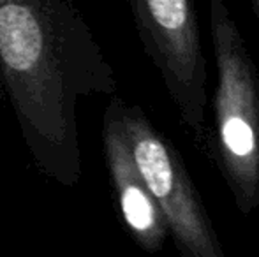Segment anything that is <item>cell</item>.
<instances>
[{
  "instance_id": "4",
  "label": "cell",
  "mask_w": 259,
  "mask_h": 257,
  "mask_svg": "<svg viewBox=\"0 0 259 257\" xmlns=\"http://www.w3.org/2000/svg\"><path fill=\"white\" fill-rule=\"evenodd\" d=\"M0 110H2V90H0Z\"/></svg>"
},
{
  "instance_id": "2",
  "label": "cell",
  "mask_w": 259,
  "mask_h": 257,
  "mask_svg": "<svg viewBox=\"0 0 259 257\" xmlns=\"http://www.w3.org/2000/svg\"><path fill=\"white\" fill-rule=\"evenodd\" d=\"M103 141L108 171L116 194L120 215L141 247L154 250L162 238V213L145 187L127 146L120 118V99H111L103 122Z\"/></svg>"
},
{
  "instance_id": "3",
  "label": "cell",
  "mask_w": 259,
  "mask_h": 257,
  "mask_svg": "<svg viewBox=\"0 0 259 257\" xmlns=\"http://www.w3.org/2000/svg\"><path fill=\"white\" fill-rule=\"evenodd\" d=\"M222 141L233 155L247 157L252 153L256 137H254L252 127L245 118L231 115L222 124Z\"/></svg>"
},
{
  "instance_id": "1",
  "label": "cell",
  "mask_w": 259,
  "mask_h": 257,
  "mask_svg": "<svg viewBox=\"0 0 259 257\" xmlns=\"http://www.w3.org/2000/svg\"><path fill=\"white\" fill-rule=\"evenodd\" d=\"M0 83L39 173L76 187L78 102L116 88L81 11L69 0H0Z\"/></svg>"
}]
</instances>
